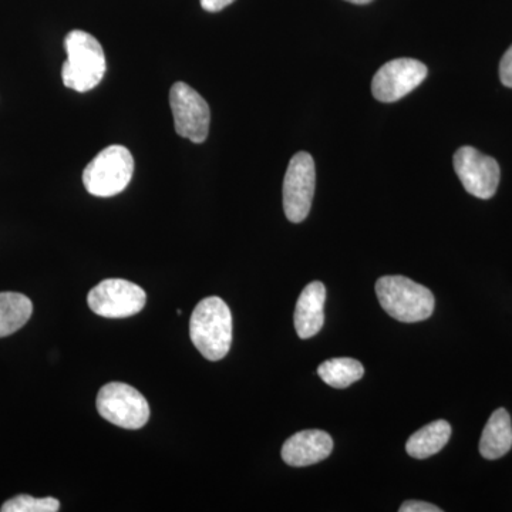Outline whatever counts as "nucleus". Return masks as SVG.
I'll use <instances>...</instances> for the list:
<instances>
[{
    "label": "nucleus",
    "instance_id": "nucleus-15",
    "mask_svg": "<svg viewBox=\"0 0 512 512\" xmlns=\"http://www.w3.org/2000/svg\"><path fill=\"white\" fill-rule=\"evenodd\" d=\"M32 313L33 303L28 296L16 292L0 293V338L22 329Z\"/></svg>",
    "mask_w": 512,
    "mask_h": 512
},
{
    "label": "nucleus",
    "instance_id": "nucleus-2",
    "mask_svg": "<svg viewBox=\"0 0 512 512\" xmlns=\"http://www.w3.org/2000/svg\"><path fill=\"white\" fill-rule=\"evenodd\" d=\"M67 60L62 79L67 89L86 93L99 86L106 74V55L99 40L83 30H72L64 39Z\"/></svg>",
    "mask_w": 512,
    "mask_h": 512
},
{
    "label": "nucleus",
    "instance_id": "nucleus-18",
    "mask_svg": "<svg viewBox=\"0 0 512 512\" xmlns=\"http://www.w3.org/2000/svg\"><path fill=\"white\" fill-rule=\"evenodd\" d=\"M500 79L505 87L512 89V46L505 52L500 63Z\"/></svg>",
    "mask_w": 512,
    "mask_h": 512
},
{
    "label": "nucleus",
    "instance_id": "nucleus-17",
    "mask_svg": "<svg viewBox=\"0 0 512 512\" xmlns=\"http://www.w3.org/2000/svg\"><path fill=\"white\" fill-rule=\"evenodd\" d=\"M60 510L59 500L53 497L33 498L32 495H18L6 501L2 512H57Z\"/></svg>",
    "mask_w": 512,
    "mask_h": 512
},
{
    "label": "nucleus",
    "instance_id": "nucleus-5",
    "mask_svg": "<svg viewBox=\"0 0 512 512\" xmlns=\"http://www.w3.org/2000/svg\"><path fill=\"white\" fill-rule=\"evenodd\" d=\"M97 410L103 419L127 430L141 429L150 420L146 397L126 383L111 382L101 387Z\"/></svg>",
    "mask_w": 512,
    "mask_h": 512
},
{
    "label": "nucleus",
    "instance_id": "nucleus-9",
    "mask_svg": "<svg viewBox=\"0 0 512 512\" xmlns=\"http://www.w3.org/2000/svg\"><path fill=\"white\" fill-rule=\"evenodd\" d=\"M454 170L468 194L490 200L500 184V165L493 157L484 156L474 147L458 148L454 154Z\"/></svg>",
    "mask_w": 512,
    "mask_h": 512
},
{
    "label": "nucleus",
    "instance_id": "nucleus-19",
    "mask_svg": "<svg viewBox=\"0 0 512 512\" xmlns=\"http://www.w3.org/2000/svg\"><path fill=\"white\" fill-rule=\"evenodd\" d=\"M400 512H441V508L424 501H406L400 507Z\"/></svg>",
    "mask_w": 512,
    "mask_h": 512
},
{
    "label": "nucleus",
    "instance_id": "nucleus-10",
    "mask_svg": "<svg viewBox=\"0 0 512 512\" xmlns=\"http://www.w3.org/2000/svg\"><path fill=\"white\" fill-rule=\"evenodd\" d=\"M426 64L414 59H394L373 77L372 93L382 103H394L413 92L427 77Z\"/></svg>",
    "mask_w": 512,
    "mask_h": 512
},
{
    "label": "nucleus",
    "instance_id": "nucleus-3",
    "mask_svg": "<svg viewBox=\"0 0 512 512\" xmlns=\"http://www.w3.org/2000/svg\"><path fill=\"white\" fill-rule=\"evenodd\" d=\"M376 295L384 311L399 322H423L434 312L430 289L406 276H382L376 282Z\"/></svg>",
    "mask_w": 512,
    "mask_h": 512
},
{
    "label": "nucleus",
    "instance_id": "nucleus-12",
    "mask_svg": "<svg viewBox=\"0 0 512 512\" xmlns=\"http://www.w3.org/2000/svg\"><path fill=\"white\" fill-rule=\"evenodd\" d=\"M326 288L315 281L303 289L295 308V329L301 339L318 335L325 323Z\"/></svg>",
    "mask_w": 512,
    "mask_h": 512
},
{
    "label": "nucleus",
    "instance_id": "nucleus-4",
    "mask_svg": "<svg viewBox=\"0 0 512 512\" xmlns=\"http://www.w3.org/2000/svg\"><path fill=\"white\" fill-rule=\"evenodd\" d=\"M134 174V158L124 146L100 151L83 171V184L94 197H114L128 187Z\"/></svg>",
    "mask_w": 512,
    "mask_h": 512
},
{
    "label": "nucleus",
    "instance_id": "nucleus-7",
    "mask_svg": "<svg viewBox=\"0 0 512 512\" xmlns=\"http://www.w3.org/2000/svg\"><path fill=\"white\" fill-rule=\"evenodd\" d=\"M147 295L143 288L126 279H106L94 286L87 303L96 315L103 318H130L143 311Z\"/></svg>",
    "mask_w": 512,
    "mask_h": 512
},
{
    "label": "nucleus",
    "instance_id": "nucleus-11",
    "mask_svg": "<svg viewBox=\"0 0 512 512\" xmlns=\"http://www.w3.org/2000/svg\"><path fill=\"white\" fill-rule=\"evenodd\" d=\"M333 450V440L323 430H303L293 434L282 447V458L288 466L306 467L325 460Z\"/></svg>",
    "mask_w": 512,
    "mask_h": 512
},
{
    "label": "nucleus",
    "instance_id": "nucleus-21",
    "mask_svg": "<svg viewBox=\"0 0 512 512\" xmlns=\"http://www.w3.org/2000/svg\"><path fill=\"white\" fill-rule=\"evenodd\" d=\"M346 2L355 3V5H367V3L372 2V0H346Z\"/></svg>",
    "mask_w": 512,
    "mask_h": 512
},
{
    "label": "nucleus",
    "instance_id": "nucleus-6",
    "mask_svg": "<svg viewBox=\"0 0 512 512\" xmlns=\"http://www.w3.org/2000/svg\"><path fill=\"white\" fill-rule=\"evenodd\" d=\"M170 106L178 136L201 144L210 133L211 111L207 101L187 83L177 82L170 90Z\"/></svg>",
    "mask_w": 512,
    "mask_h": 512
},
{
    "label": "nucleus",
    "instance_id": "nucleus-20",
    "mask_svg": "<svg viewBox=\"0 0 512 512\" xmlns=\"http://www.w3.org/2000/svg\"><path fill=\"white\" fill-rule=\"evenodd\" d=\"M235 0H201L202 9L207 10V12H221L222 9L227 8V6L232 5Z\"/></svg>",
    "mask_w": 512,
    "mask_h": 512
},
{
    "label": "nucleus",
    "instance_id": "nucleus-16",
    "mask_svg": "<svg viewBox=\"0 0 512 512\" xmlns=\"http://www.w3.org/2000/svg\"><path fill=\"white\" fill-rule=\"evenodd\" d=\"M320 379L335 389H346L350 384L362 379L365 367L350 357H335L326 360L318 367Z\"/></svg>",
    "mask_w": 512,
    "mask_h": 512
},
{
    "label": "nucleus",
    "instance_id": "nucleus-8",
    "mask_svg": "<svg viewBox=\"0 0 512 512\" xmlns=\"http://www.w3.org/2000/svg\"><path fill=\"white\" fill-rule=\"evenodd\" d=\"M316 187L315 161L301 151L292 157L284 180V210L293 224L305 221L311 212Z\"/></svg>",
    "mask_w": 512,
    "mask_h": 512
},
{
    "label": "nucleus",
    "instance_id": "nucleus-13",
    "mask_svg": "<svg viewBox=\"0 0 512 512\" xmlns=\"http://www.w3.org/2000/svg\"><path fill=\"white\" fill-rule=\"evenodd\" d=\"M512 447V423L505 409L495 410L485 424L480 440L481 456L487 460L504 457Z\"/></svg>",
    "mask_w": 512,
    "mask_h": 512
},
{
    "label": "nucleus",
    "instance_id": "nucleus-1",
    "mask_svg": "<svg viewBox=\"0 0 512 512\" xmlns=\"http://www.w3.org/2000/svg\"><path fill=\"white\" fill-rule=\"evenodd\" d=\"M190 336L205 359H224L232 343V315L227 303L218 296L202 299L192 312Z\"/></svg>",
    "mask_w": 512,
    "mask_h": 512
},
{
    "label": "nucleus",
    "instance_id": "nucleus-14",
    "mask_svg": "<svg viewBox=\"0 0 512 512\" xmlns=\"http://www.w3.org/2000/svg\"><path fill=\"white\" fill-rule=\"evenodd\" d=\"M451 426L446 420H437L416 431L407 440L406 451L410 457L426 460L443 450L450 440Z\"/></svg>",
    "mask_w": 512,
    "mask_h": 512
}]
</instances>
